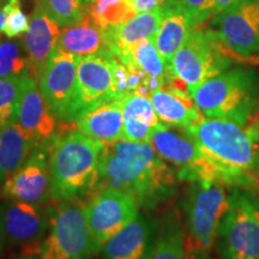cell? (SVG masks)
<instances>
[{
    "label": "cell",
    "instance_id": "6da1fadb",
    "mask_svg": "<svg viewBox=\"0 0 259 259\" xmlns=\"http://www.w3.org/2000/svg\"><path fill=\"white\" fill-rule=\"evenodd\" d=\"M178 181L176 170L150 142L120 139L107 144L100 163L99 185L130 191L145 209H154L174 196Z\"/></svg>",
    "mask_w": 259,
    "mask_h": 259
},
{
    "label": "cell",
    "instance_id": "7a4b0ae2",
    "mask_svg": "<svg viewBox=\"0 0 259 259\" xmlns=\"http://www.w3.org/2000/svg\"><path fill=\"white\" fill-rule=\"evenodd\" d=\"M184 131L216 168L222 183L245 189L259 186V116L250 122L204 118Z\"/></svg>",
    "mask_w": 259,
    "mask_h": 259
},
{
    "label": "cell",
    "instance_id": "3957f363",
    "mask_svg": "<svg viewBox=\"0 0 259 259\" xmlns=\"http://www.w3.org/2000/svg\"><path fill=\"white\" fill-rule=\"evenodd\" d=\"M107 143L70 130L50 141V197L54 202L90 196L100 183Z\"/></svg>",
    "mask_w": 259,
    "mask_h": 259
},
{
    "label": "cell",
    "instance_id": "277c9868",
    "mask_svg": "<svg viewBox=\"0 0 259 259\" xmlns=\"http://www.w3.org/2000/svg\"><path fill=\"white\" fill-rule=\"evenodd\" d=\"M192 97L205 118L250 122L259 116V76L245 67L228 69L204 82Z\"/></svg>",
    "mask_w": 259,
    "mask_h": 259
},
{
    "label": "cell",
    "instance_id": "5b68a950",
    "mask_svg": "<svg viewBox=\"0 0 259 259\" xmlns=\"http://www.w3.org/2000/svg\"><path fill=\"white\" fill-rule=\"evenodd\" d=\"M222 181H193L183 203L185 259L210 254L222 220L231 208V192Z\"/></svg>",
    "mask_w": 259,
    "mask_h": 259
},
{
    "label": "cell",
    "instance_id": "8992f818",
    "mask_svg": "<svg viewBox=\"0 0 259 259\" xmlns=\"http://www.w3.org/2000/svg\"><path fill=\"white\" fill-rule=\"evenodd\" d=\"M130 90V72L112 51L106 50L82 58L67 124L93 109L124 99Z\"/></svg>",
    "mask_w": 259,
    "mask_h": 259
},
{
    "label": "cell",
    "instance_id": "52a82bcc",
    "mask_svg": "<svg viewBox=\"0 0 259 259\" xmlns=\"http://www.w3.org/2000/svg\"><path fill=\"white\" fill-rule=\"evenodd\" d=\"M233 59L211 28H194L170 61L167 84L192 96L204 82L228 70Z\"/></svg>",
    "mask_w": 259,
    "mask_h": 259
},
{
    "label": "cell",
    "instance_id": "ba28073f",
    "mask_svg": "<svg viewBox=\"0 0 259 259\" xmlns=\"http://www.w3.org/2000/svg\"><path fill=\"white\" fill-rule=\"evenodd\" d=\"M48 210V232L38 259H94L92 235L82 198L59 200Z\"/></svg>",
    "mask_w": 259,
    "mask_h": 259
},
{
    "label": "cell",
    "instance_id": "9c48e42d",
    "mask_svg": "<svg viewBox=\"0 0 259 259\" xmlns=\"http://www.w3.org/2000/svg\"><path fill=\"white\" fill-rule=\"evenodd\" d=\"M216 245L220 259H259V202L253 194L232 191Z\"/></svg>",
    "mask_w": 259,
    "mask_h": 259
},
{
    "label": "cell",
    "instance_id": "30bf717a",
    "mask_svg": "<svg viewBox=\"0 0 259 259\" xmlns=\"http://www.w3.org/2000/svg\"><path fill=\"white\" fill-rule=\"evenodd\" d=\"M137 197L127 190L99 185L85 202V215L95 254L106 242L139 215Z\"/></svg>",
    "mask_w": 259,
    "mask_h": 259
},
{
    "label": "cell",
    "instance_id": "8fae6325",
    "mask_svg": "<svg viewBox=\"0 0 259 259\" xmlns=\"http://www.w3.org/2000/svg\"><path fill=\"white\" fill-rule=\"evenodd\" d=\"M179 130L160 122L151 131L149 142L176 170L180 181H221L216 168L200 153L192 138Z\"/></svg>",
    "mask_w": 259,
    "mask_h": 259
},
{
    "label": "cell",
    "instance_id": "7c38bea8",
    "mask_svg": "<svg viewBox=\"0 0 259 259\" xmlns=\"http://www.w3.org/2000/svg\"><path fill=\"white\" fill-rule=\"evenodd\" d=\"M211 29L235 59L259 53V0H235L213 16Z\"/></svg>",
    "mask_w": 259,
    "mask_h": 259
},
{
    "label": "cell",
    "instance_id": "4fadbf2b",
    "mask_svg": "<svg viewBox=\"0 0 259 259\" xmlns=\"http://www.w3.org/2000/svg\"><path fill=\"white\" fill-rule=\"evenodd\" d=\"M5 241L23 255H38L48 232V210L40 204L5 199L0 204Z\"/></svg>",
    "mask_w": 259,
    "mask_h": 259
},
{
    "label": "cell",
    "instance_id": "5bb4252c",
    "mask_svg": "<svg viewBox=\"0 0 259 259\" xmlns=\"http://www.w3.org/2000/svg\"><path fill=\"white\" fill-rule=\"evenodd\" d=\"M83 57L54 48L44 70L38 85L51 112L61 124H67L71 101L76 85L77 70Z\"/></svg>",
    "mask_w": 259,
    "mask_h": 259
},
{
    "label": "cell",
    "instance_id": "9a60e30c",
    "mask_svg": "<svg viewBox=\"0 0 259 259\" xmlns=\"http://www.w3.org/2000/svg\"><path fill=\"white\" fill-rule=\"evenodd\" d=\"M50 141L38 143L27 161L0 186L3 198L44 205L50 197Z\"/></svg>",
    "mask_w": 259,
    "mask_h": 259
},
{
    "label": "cell",
    "instance_id": "2e32d148",
    "mask_svg": "<svg viewBox=\"0 0 259 259\" xmlns=\"http://www.w3.org/2000/svg\"><path fill=\"white\" fill-rule=\"evenodd\" d=\"M57 121L42 96L37 78L30 74L24 76L12 122L38 144L51 141L56 136Z\"/></svg>",
    "mask_w": 259,
    "mask_h": 259
},
{
    "label": "cell",
    "instance_id": "e0dca14e",
    "mask_svg": "<svg viewBox=\"0 0 259 259\" xmlns=\"http://www.w3.org/2000/svg\"><path fill=\"white\" fill-rule=\"evenodd\" d=\"M130 72V90L150 95L154 90L166 85L168 69L162 60L154 38H147L119 57Z\"/></svg>",
    "mask_w": 259,
    "mask_h": 259
},
{
    "label": "cell",
    "instance_id": "ac0fdd59",
    "mask_svg": "<svg viewBox=\"0 0 259 259\" xmlns=\"http://www.w3.org/2000/svg\"><path fill=\"white\" fill-rule=\"evenodd\" d=\"M150 97L162 124L186 130L199 124L205 118L186 90L166 84L154 90Z\"/></svg>",
    "mask_w": 259,
    "mask_h": 259
},
{
    "label": "cell",
    "instance_id": "d6986e66",
    "mask_svg": "<svg viewBox=\"0 0 259 259\" xmlns=\"http://www.w3.org/2000/svg\"><path fill=\"white\" fill-rule=\"evenodd\" d=\"M156 226L145 215H138L103 246L101 259H145L156 235Z\"/></svg>",
    "mask_w": 259,
    "mask_h": 259
},
{
    "label": "cell",
    "instance_id": "ffe728a7",
    "mask_svg": "<svg viewBox=\"0 0 259 259\" xmlns=\"http://www.w3.org/2000/svg\"><path fill=\"white\" fill-rule=\"evenodd\" d=\"M162 17L163 9L161 5L151 11L139 12L124 23L102 28L107 47L118 58L124 56L141 41L155 37Z\"/></svg>",
    "mask_w": 259,
    "mask_h": 259
},
{
    "label": "cell",
    "instance_id": "44dd1931",
    "mask_svg": "<svg viewBox=\"0 0 259 259\" xmlns=\"http://www.w3.org/2000/svg\"><path fill=\"white\" fill-rule=\"evenodd\" d=\"M60 29L44 8L36 2L29 19V27L23 37V44L31 63V76L38 78L51 53L57 47Z\"/></svg>",
    "mask_w": 259,
    "mask_h": 259
},
{
    "label": "cell",
    "instance_id": "7402d4cb",
    "mask_svg": "<svg viewBox=\"0 0 259 259\" xmlns=\"http://www.w3.org/2000/svg\"><path fill=\"white\" fill-rule=\"evenodd\" d=\"M163 17L154 37L155 46L169 70L170 61L183 46L192 30L191 19L178 0H167L163 5Z\"/></svg>",
    "mask_w": 259,
    "mask_h": 259
},
{
    "label": "cell",
    "instance_id": "603a6c76",
    "mask_svg": "<svg viewBox=\"0 0 259 259\" xmlns=\"http://www.w3.org/2000/svg\"><path fill=\"white\" fill-rule=\"evenodd\" d=\"M76 130L107 144L125 138L124 99L114 100L74 120Z\"/></svg>",
    "mask_w": 259,
    "mask_h": 259
},
{
    "label": "cell",
    "instance_id": "cb8c5ba5",
    "mask_svg": "<svg viewBox=\"0 0 259 259\" xmlns=\"http://www.w3.org/2000/svg\"><path fill=\"white\" fill-rule=\"evenodd\" d=\"M160 122L149 94L134 92L124 97V139L149 142L151 131Z\"/></svg>",
    "mask_w": 259,
    "mask_h": 259
},
{
    "label": "cell",
    "instance_id": "d4e9b609",
    "mask_svg": "<svg viewBox=\"0 0 259 259\" xmlns=\"http://www.w3.org/2000/svg\"><path fill=\"white\" fill-rule=\"evenodd\" d=\"M79 57L90 56L109 50L107 47L102 28L87 14L78 24L65 27L60 32L57 47Z\"/></svg>",
    "mask_w": 259,
    "mask_h": 259
},
{
    "label": "cell",
    "instance_id": "484cf974",
    "mask_svg": "<svg viewBox=\"0 0 259 259\" xmlns=\"http://www.w3.org/2000/svg\"><path fill=\"white\" fill-rule=\"evenodd\" d=\"M35 141L15 122L0 128V186L27 161Z\"/></svg>",
    "mask_w": 259,
    "mask_h": 259
},
{
    "label": "cell",
    "instance_id": "4316f807",
    "mask_svg": "<svg viewBox=\"0 0 259 259\" xmlns=\"http://www.w3.org/2000/svg\"><path fill=\"white\" fill-rule=\"evenodd\" d=\"M184 228L177 220L169 219L156 231L154 242L145 259H185Z\"/></svg>",
    "mask_w": 259,
    "mask_h": 259
},
{
    "label": "cell",
    "instance_id": "83f0119b",
    "mask_svg": "<svg viewBox=\"0 0 259 259\" xmlns=\"http://www.w3.org/2000/svg\"><path fill=\"white\" fill-rule=\"evenodd\" d=\"M84 11L101 28L127 22L137 15L134 0H94Z\"/></svg>",
    "mask_w": 259,
    "mask_h": 259
},
{
    "label": "cell",
    "instance_id": "f1b7e54d",
    "mask_svg": "<svg viewBox=\"0 0 259 259\" xmlns=\"http://www.w3.org/2000/svg\"><path fill=\"white\" fill-rule=\"evenodd\" d=\"M31 63L24 44L19 41L0 42V77L31 76Z\"/></svg>",
    "mask_w": 259,
    "mask_h": 259
},
{
    "label": "cell",
    "instance_id": "f546056e",
    "mask_svg": "<svg viewBox=\"0 0 259 259\" xmlns=\"http://www.w3.org/2000/svg\"><path fill=\"white\" fill-rule=\"evenodd\" d=\"M59 27H70L82 22L85 15L80 0H36Z\"/></svg>",
    "mask_w": 259,
    "mask_h": 259
},
{
    "label": "cell",
    "instance_id": "4dcf8cb0",
    "mask_svg": "<svg viewBox=\"0 0 259 259\" xmlns=\"http://www.w3.org/2000/svg\"><path fill=\"white\" fill-rule=\"evenodd\" d=\"M22 78L23 77H0V128L12 122Z\"/></svg>",
    "mask_w": 259,
    "mask_h": 259
},
{
    "label": "cell",
    "instance_id": "1f68e13d",
    "mask_svg": "<svg viewBox=\"0 0 259 259\" xmlns=\"http://www.w3.org/2000/svg\"><path fill=\"white\" fill-rule=\"evenodd\" d=\"M3 11L6 15V24L4 28L6 36L12 38L27 31L29 18L22 11L21 0H8L6 4L3 6Z\"/></svg>",
    "mask_w": 259,
    "mask_h": 259
},
{
    "label": "cell",
    "instance_id": "d6a6232c",
    "mask_svg": "<svg viewBox=\"0 0 259 259\" xmlns=\"http://www.w3.org/2000/svg\"><path fill=\"white\" fill-rule=\"evenodd\" d=\"M189 15L192 27L198 28L213 16V0H178Z\"/></svg>",
    "mask_w": 259,
    "mask_h": 259
},
{
    "label": "cell",
    "instance_id": "836d02e7",
    "mask_svg": "<svg viewBox=\"0 0 259 259\" xmlns=\"http://www.w3.org/2000/svg\"><path fill=\"white\" fill-rule=\"evenodd\" d=\"M167 0H134V5L137 14L139 12H147L163 5Z\"/></svg>",
    "mask_w": 259,
    "mask_h": 259
},
{
    "label": "cell",
    "instance_id": "e575fe53",
    "mask_svg": "<svg viewBox=\"0 0 259 259\" xmlns=\"http://www.w3.org/2000/svg\"><path fill=\"white\" fill-rule=\"evenodd\" d=\"M234 2L235 0H213V16L220 14Z\"/></svg>",
    "mask_w": 259,
    "mask_h": 259
},
{
    "label": "cell",
    "instance_id": "d590c367",
    "mask_svg": "<svg viewBox=\"0 0 259 259\" xmlns=\"http://www.w3.org/2000/svg\"><path fill=\"white\" fill-rule=\"evenodd\" d=\"M4 242H5V235H4V229H3L2 218H0V257H2L3 250H4Z\"/></svg>",
    "mask_w": 259,
    "mask_h": 259
},
{
    "label": "cell",
    "instance_id": "8d00e7d4",
    "mask_svg": "<svg viewBox=\"0 0 259 259\" xmlns=\"http://www.w3.org/2000/svg\"><path fill=\"white\" fill-rule=\"evenodd\" d=\"M191 259H212V258L210 257V254H200V255H196V257Z\"/></svg>",
    "mask_w": 259,
    "mask_h": 259
},
{
    "label": "cell",
    "instance_id": "74e56055",
    "mask_svg": "<svg viewBox=\"0 0 259 259\" xmlns=\"http://www.w3.org/2000/svg\"><path fill=\"white\" fill-rule=\"evenodd\" d=\"M18 259H38V258L35 257V255H22V257Z\"/></svg>",
    "mask_w": 259,
    "mask_h": 259
},
{
    "label": "cell",
    "instance_id": "f35d334b",
    "mask_svg": "<svg viewBox=\"0 0 259 259\" xmlns=\"http://www.w3.org/2000/svg\"><path fill=\"white\" fill-rule=\"evenodd\" d=\"M80 2H82L83 5H88V4H90V3H93L94 0H80Z\"/></svg>",
    "mask_w": 259,
    "mask_h": 259
}]
</instances>
